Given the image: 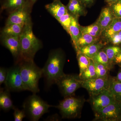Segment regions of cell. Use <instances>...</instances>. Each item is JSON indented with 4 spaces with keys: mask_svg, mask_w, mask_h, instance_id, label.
<instances>
[{
    "mask_svg": "<svg viewBox=\"0 0 121 121\" xmlns=\"http://www.w3.org/2000/svg\"><path fill=\"white\" fill-rule=\"evenodd\" d=\"M73 16V15L68 12L57 20L68 33H69V28L71 24Z\"/></svg>",
    "mask_w": 121,
    "mask_h": 121,
    "instance_id": "obj_29",
    "label": "cell"
},
{
    "mask_svg": "<svg viewBox=\"0 0 121 121\" xmlns=\"http://www.w3.org/2000/svg\"><path fill=\"white\" fill-rule=\"evenodd\" d=\"M65 61L64 54L60 50L55 49L50 52L47 60L42 68L43 77L47 90L56 84L59 79L65 74L63 72Z\"/></svg>",
    "mask_w": 121,
    "mask_h": 121,
    "instance_id": "obj_1",
    "label": "cell"
},
{
    "mask_svg": "<svg viewBox=\"0 0 121 121\" xmlns=\"http://www.w3.org/2000/svg\"><path fill=\"white\" fill-rule=\"evenodd\" d=\"M4 84L5 88L10 91L20 92L27 91L22 80L19 64H15L9 68Z\"/></svg>",
    "mask_w": 121,
    "mask_h": 121,
    "instance_id": "obj_7",
    "label": "cell"
},
{
    "mask_svg": "<svg viewBox=\"0 0 121 121\" xmlns=\"http://www.w3.org/2000/svg\"><path fill=\"white\" fill-rule=\"evenodd\" d=\"M94 121H121V103L115 101L95 113Z\"/></svg>",
    "mask_w": 121,
    "mask_h": 121,
    "instance_id": "obj_8",
    "label": "cell"
},
{
    "mask_svg": "<svg viewBox=\"0 0 121 121\" xmlns=\"http://www.w3.org/2000/svg\"><path fill=\"white\" fill-rule=\"evenodd\" d=\"M114 17L110 7L104 8L102 9L97 21L101 27L102 32L112 22L115 17Z\"/></svg>",
    "mask_w": 121,
    "mask_h": 121,
    "instance_id": "obj_14",
    "label": "cell"
},
{
    "mask_svg": "<svg viewBox=\"0 0 121 121\" xmlns=\"http://www.w3.org/2000/svg\"><path fill=\"white\" fill-rule=\"evenodd\" d=\"M105 0L106 2H107L109 5L117 1V0Z\"/></svg>",
    "mask_w": 121,
    "mask_h": 121,
    "instance_id": "obj_39",
    "label": "cell"
},
{
    "mask_svg": "<svg viewBox=\"0 0 121 121\" xmlns=\"http://www.w3.org/2000/svg\"><path fill=\"white\" fill-rule=\"evenodd\" d=\"M108 90L115 100L121 103V82L115 77L111 78Z\"/></svg>",
    "mask_w": 121,
    "mask_h": 121,
    "instance_id": "obj_19",
    "label": "cell"
},
{
    "mask_svg": "<svg viewBox=\"0 0 121 121\" xmlns=\"http://www.w3.org/2000/svg\"><path fill=\"white\" fill-rule=\"evenodd\" d=\"M24 25L17 24L5 25L1 32V35L20 36L23 28Z\"/></svg>",
    "mask_w": 121,
    "mask_h": 121,
    "instance_id": "obj_22",
    "label": "cell"
},
{
    "mask_svg": "<svg viewBox=\"0 0 121 121\" xmlns=\"http://www.w3.org/2000/svg\"><path fill=\"white\" fill-rule=\"evenodd\" d=\"M17 64L19 65L22 80L27 91L33 94L39 93V83L43 76L42 68L39 67L34 60L22 61Z\"/></svg>",
    "mask_w": 121,
    "mask_h": 121,
    "instance_id": "obj_3",
    "label": "cell"
},
{
    "mask_svg": "<svg viewBox=\"0 0 121 121\" xmlns=\"http://www.w3.org/2000/svg\"><path fill=\"white\" fill-rule=\"evenodd\" d=\"M30 0H26L21 7L11 12L7 20L5 25L17 24L24 25L29 18L32 5Z\"/></svg>",
    "mask_w": 121,
    "mask_h": 121,
    "instance_id": "obj_9",
    "label": "cell"
},
{
    "mask_svg": "<svg viewBox=\"0 0 121 121\" xmlns=\"http://www.w3.org/2000/svg\"><path fill=\"white\" fill-rule=\"evenodd\" d=\"M53 0V1H54V0Z\"/></svg>",
    "mask_w": 121,
    "mask_h": 121,
    "instance_id": "obj_41",
    "label": "cell"
},
{
    "mask_svg": "<svg viewBox=\"0 0 121 121\" xmlns=\"http://www.w3.org/2000/svg\"><path fill=\"white\" fill-rule=\"evenodd\" d=\"M8 69L4 67L0 68V86L5 83L8 75Z\"/></svg>",
    "mask_w": 121,
    "mask_h": 121,
    "instance_id": "obj_34",
    "label": "cell"
},
{
    "mask_svg": "<svg viewBox=\"0 0 121 121\" xmlns=\"http://www.w3.org/2000/svg\"><path fill=\"white\" fill-rule=\"evenodd\" d=\"M1 41L2 45L11 52L15 59V64L20 60L21 45L20 36L1 35Z\"/></svg>",
    "mask_w": 121,
    "mask_h": 121,
    "instance_id": "obj_11",
    "label": "cell"
},
{
    "mask_svg": "<svg viewBox=\"0 0 121 121\" xmlns=\"http://www.w3.org/2000/svg\"><path fill=\"white\" fill-rule=\"evenodd\" d=\"M115 78L117 81L121 82V68L118 71L117 76L115 77Z\"/></svg>",
    "mask_w": 121,
    "mask_h": 121,
    "instance_id": "obj_38",
    "label": "cell"
},
{
    "mask_svg": "<svg viewBox=\"0 0 121 121\" xmlns=\"http://www.w3.org/2000/svg\"><path fill=\"white\" fill-rule=\"evenodd\" d=\"M99 37L93 36L88 34H81L77 43L76 52L80 48L98 43Z\"/></svg>",
    "mask_w": 121,
    "mask_h": 121,
    "instance_id": "obj_21",
    "label": "cell"
},
{
    "mask_svg": "<svg viewBox=\"0 0 121 121\" xmlns=\"http://www.w3.org/2000/svg\"><path fill=\"white\" fill-rule=\"evenodd\" d=\"M104 44L101 43H96L80 48L76 52H80L89 58L92 59L104 47Z\"/></svg>",
    "mask_w": 121,
    "mask_h": 121,
    "instance_id": "obj_18",
    "label": "cell"
},
{
    "mask_svg": "<svg viewBox=\"0 0 121 121\" xmlns=\"http://www.w3.org/2000/svg\"><path fill=\"white\" fill-rule=\"evenodd\" d=\"M92 59L93 61L105 66L109 70L112 68L113 65L111 64L104 50H100Z\"/></svg>",
    "mask_w": 121,
    "mask_h": 121,
    "instance_id": "obj_25",
    "label": "cell"
},
{
    "mask_svg": "<svg viewBox=\"0 0 121 121\" xmlns=\"http://www.w3.org/2000/svg\"><path fill=\"white\" fill-rule=\"evenodd\" d=\"M109 7L115 17L121 18V0H117L109 4Z\"/></svg>",
    "mask_w": 121,
    "mask_h": 121,
    "instance_id": "obj_31",
    "label": "cell"
},
{
    "mask_svg": "<svg viewBox=\"0 0 121 121\" xmlns=\"http://www.w3.org/2000/svg\"><path fill=\"white\" fill-rule=\"evenodd\" d=\"M83 5L85 6H89L94 3V0H79Z\"/></svg>",
    "mask_w": 121,
    "mask_h": 121,
    "instance_id": "obj_37",
    "label": "cell"
},
{
    "mask_svg": "<svg viewBox=\"0 0 121 121\" xmlns=\"http://www.w3.org/2000/svg\"><path fill=\"white\" fill-rule=\"evenodd\" d=\"M32 26L31 17L25 24L20 35L21 54L19 62L34 60L36 54L43 47L41 41L36 37L33 31Z\"/></svg>",
    "mask_w": 121,
    "mask_h": 121,
    "instance_id": "obj_2",
    "label": "cell"
},
{
    "mask_svg": "<svg viewBox=\"0 0 121 121\" xmlns=\"http://www.w3.org/2000/svg\"><path fill=\"white\" fill-rule=\"evenodd\" d=\"M26 0H4L1 5V9L8 10L11 13L24 4Z\"/></svg>",
    "mask_w": 121,
    "mask_h": 121,
    "instance_id": "obj_24",
    "label": "cell"
},
{
    "mask_svg": "<svg viewBox=\"0 0 121 121\" xmlns=\"http://www.w3.org/2000/svg\"><path fill=\"white\" fill-rule=\"evenodd\" d=\"M113 63L118 65L121 68V50L115 58Z\"/></svg>",
    "mask_w": 121,
    "mask_h": 121,
    "instance_id": "obj_36",
    "label": "cell"
},
{
    "mask_svg": "<svg viewBox=\"0 0 121 121\" xmlns=\"http://www.w3.org/2000/svg\"><path fill=\"white\" fill-rule=\"evenodd\" d=\"M78 17L73 16L68 34L70 36L75 50L77 49V43L81 33L80 25L78 22Z\"/></svg>",
    "mask_w": 121,
    "mask_h": 121,
    "instance_id": "obj_17",
    "label": "cell"
},
{
    "mask_svg": "<svg viewBox=\"0 0 121 121\" xmlns=\"http://www.w3.org/2000/svg\"><path fill=\"white\" fill-rule=\"evenodd\" d=\"M84 7L79 0H69L67 5L69 13L73 16L78 17L83 14Z\"/></svg>",
    "mask_w": 121,
    "mask_h": 121,
    "instance_id": "obj_20",
    "label": "cell"
},
{
    "mask_svg": "<svg viewBox=\"0 0 121 121\" xmlns=\"http://www.w3.org/2000/svg\"><path fill=\"white\" fill-rule=\"evenodd\" d=\"M23 109L26 117L31 121H38L44 114L49 112L53 107L44 101L36 94H33L26 98L23 104Z\"/></svg>",
    "mask_w": 121,
    "mask_h": 121,
    "instance_id": "obj_4",
    "label": "cell"
},
{
    "mask_svg": "<svg viewBox=\"0 0 121 121\" xmlns=\"http://www.w3.org/2000/svg\"><path fill=\"white\" fill-rule=\"evenodd\" d=\"M121 50V48L116 45L109 46L106 48L104 51L108 56L110 62L113 65V62L115 58Z\"/></svg>",
    "mask_w": 121,
    "mask_h": 121,
    "instance_id": "obj_28",
    "label": "cell"
},
{
    "mask_svg": "<svg viewBox=\"0 0 121 121\" xmlns=\"http://www.w3.org/2000/svg\"><path fill=\"white\" fill-rule=\"evenodd\" d=\"M77 54L79 69V75L80 76L83 72L89 67L90 63V59L80 52H77Z\"/></svg>",
    "mask_w": 121,
    "mask_h": 121,
    "instance_id": "obj_26",
    "label": "cell"
},
{
    "mask_svg": "<svg viewBox=\"0 0 121 121\" xmlns=\"http://www.w3.org/2000/svg\"><path fill=\"white\" fill-rule=\"evenodd\" d=\"M13 115L14 121H22L25 117H26V113L24 110H22L15 107L13 109Z\"/></svg>",
    "mask_w": 121,
    "mask_h": 121,
    "instance_id": "obj_32",
    "label": "cell"
},
{
    "mask_svg": "<svg viewBox=\"0 0 121 121\" xmlns=\"http://www.w3.org/2000/svg\"><path fill=\"white\" fill-rule=\"evenodd\" d=\"M95 66V72L97 78H108L109 70L105 66L101 64L94 61Z\"/></svg>",
    "mask_w": 121,
    "mask_h": 121,
    "instance_id": "obj_30",
    "label": "cell"
},
{
    "mask_svg": "<svg viewBox=\"0 0 121 121\" xmlns=\"http://www.w3.org/2000/svg\"><path fill=\"white\" fill-rule=\"evenodd\" d=\"M60 120V118L59 117L58 115L57 114H52V115L48 116L44 121H59Z\"/></svg>",
    "mask_w": 121,
    "mask_h": 121,
    "instance_id": "obj_35",
    "label": "cell"
},
{
    "mask_svg": "<svg viewBox=\"0 0 121 121\" xmlns=\"http://www.w3.org/2000/svg\"><path fill=\"white\" fill-rule=\"evenodd\" d=\"M82 80L79 75L64 74L56 84L60 94L65 98L74 95L75 91L82 87Z\"/></svg>",
    "mask_w": 121,
    "mask_h": 121,
    "instance_id": "obj_6",
    "label": "cell"
},
{
    "mask_svg": "<svg viewBox=\"0 0 121 121\" xmlns=\"http://www.w3.org/2000/svg\"><path fill=\"white\" fill-rule=\"evenodd\" d=\"M37 0H30V1L31 2L32 4L33 5L37 1Z\"/></svg>",
    "mask_w": 121,
    "mask_h": 121,
    "instance_id": "obj_40",
    "label": "cell"
},
{
    "mask_svg": "<svg viewBox=\"0 0 121 121\" xmlns=\"http://www.w3.org/2000/svg\"><path fill=\"white\" fill-rule=\"evenodd\" d=\"M10 92L5 87L0 89V107L5 112L13 109L15 107L11 99Z\"/></svg>",
    "mask_w": 121,
    "mask_h": 121,
    "instance_id": "obj_15",
    "label": "cell"
},
{
    "mask_svg": "<svg viewBox=\"0 0 121 121\" xmlns=\"http://www.w3.org/2000/svg\"><path fill=\"white\" fill-rule=\"evenodd\" d=\"M108 41L114 45L121 44V31L117 33L111 37Z\"/></svg>",
    "mask_w": 121,
    "mask_h": 121,
    "instance_id": "obj_33",
    "label": "cell"
},
{
    "mask_svg": "<svg viewBox=\"0 0 121 121\" xmlns=\"http://www.w3.org/2000/svg\"><path fill=\"white\" fill-rule=\"evenodd\" d=\"M80 28L81 34H88L95 37H99L101 35V27L97 21L89 26H80Z\"/></svg>",
    "mask_w": 121,
    "mask_h": 121,
    "instance_id": "obj_23",
    "label": "cell"
},
{
    "mask_svg": "<svg viewBox=\"0 0 121 121\" xmlns=\"http://www.w3.org/2000/svg\"><path fill=\"white\" fill-rule=\"evenodd\" d=\"M82 80H87L97 78L94 61L90 59V63L89 67L79 76Z\"/></svg>",
    "mask_w": 121,
    "mask_h": 121,
    "instance_id": "obj_27",
    "label": "cell"
},
{
    "mask_svg": "<svg viewBox=\"0 0 121 121\" xmlns=\"http://www.w3.org/2000/svg\"><path fill=\"white\" fill-rule=\"evenodd\" d=\"M110 78H97L82 80V87L86 89L90 96L99 94L103 91L108 90Z\"/></svg>",
    "mask_w": 121,
    "mask_h": 121,
    "instance_id": "obj_10",
    "label": "cell"
},
{
    "mask_svg": "<svg viewBox=\"0 0 121 121\" xmlns=\"http://www.w3.org/2000/svg\"><path fill=\"white\" fill-rule=\"evenodd\" d=\"M115 101L108 90L103 91L97 95L91 96L90 98V104L94 113Z\"/></svg>",
    "mask_w": 121,
    "mask_h": 121,
    "instance_id": "obj_12",
    "label": "cell"
},
{
    "mask_svg": "<svg viewBox=\"0 0 121 121\" xmlns=\"http://www.w3.org/2000/svg\"><path fill=\"white\" fill-rule=\"evenodd\" d=\"M45 7L48 12L57 20L69 12L67 6L63 4L60 0L53 1L52 3L46 5Z\"/></svg>",
    "mask_w": 121,
    "mask_h": 121,
    "instance_id": "obj_13",
    "label": "cell"
},
{
    "mask_svg": "<svg viewBox=\"0 0 121 121\" xmlns=\"http://www.w3.org/2000/svg\"><path fill=\"white\" fill-rule=\"evenodd\" d=\"M85 100L74 95L64 98L55 107L59 110L62 118L72 119L80 117Z\"/></svg>",
    "mask_w": 121,
    "mask_h": 121,
    "instance_id": "obj_5",
    "label": "cell"
},
{
    "mask_svg": "<svg viewBox=\"0 0 121 121\" xmlns=\"http://www.w3.org/2000/svg\"><path fill=\"white\" fill-rule=\"evenodd\" d=\"M121 31V18L115 17L110 25L103 31L101 36L108 41L111 37Z\"/></svg>",
    "mask_w": 121,
    "mask_h": 121,
    "instance_id": "obj_16",
    "label": "cell"
}]
</instances>
